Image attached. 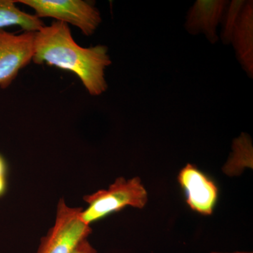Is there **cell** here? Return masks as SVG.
Returning <instances> with one entry per match:
<instances>
[{
  "label": "cell",
  "mask_w": 253,
  "mask_h": 253,
  "mask_svg": "<svg viewBox=\"0 0 253 253\" xmlns=\"http://www.w3.org/2000/svg\"><path fill=\"white\" fill-rule=\"evenodd\" d=\"M33 62L73 73L91 96H99L107 90L105 70L112 63L109 48L100 44L80 46L66 23L54 21L36 32Z\"/></svg>",
  "instance_id": "6da1fadb"
},
{
  "label": "cell",
  "mask_w": 253,
  "mask_h": 253,
  "mask_svg": "<svg viewBox=\"0 0 253 253\" xmlns=\"http://www.w3.org/2000/svg\"><path fill=\"white\" fill-rule=\"evenodd\" d=\"M84 201L89 204L80 214L81 221L86 225L126 206L143 208L148 201V194L139 177L126 180L119 177L108 189L99 190L87 195Z\"/></svg>",
  "instance_id": "7a4b0ae2"
},
{
  "label": "cell",
  "mask_w": 253,
  "mask_h": 253,
  "mask_svg": "<svg viewBox=\"0 0 253 253\" xmlns=\"http://www.w3.org/2000/svg\"><path fill=\"white\" fill-rule=\"evenodd\" d=\"M31 8L39 18H52L56 21L71 24L91 36L102 22L100 11L94 3L84 0H18Z\"/></svg>",
  "instance_id": "3957f363"
},
{
  "label": "cell",
  "mask_w": 253,
  "mask_h": 253,
  "mask_svg": "<svg viewBox=\"0 0 253 253\" xmlns=\"http://www.w3.org/2000/svg\"><path fill=\"white\" fill-rule=\"evenodd\" d=\"M82 211V208L69 207L64 200H60L54 225L41 239L37 253H71L81 241L87 239L91 229L81 221Z\"/></svg>",
  "instance_id": "277c9868"
},
{
  "label": "cell",
  "mask_w": 253,
  "mask_h": 253,
  "mask_svg": "<svg viewBox=\"0 0 253 253\" xmlns=\"http://www.w3.org/2000/svg\"><path fill=\"white\" fill-rule=\"evenodd\" d=\"M36 32L14 34L0 30V87L11 85L34 56Z\"/></svg>",
  "instance_id": "5b68a950"
},
{
  "label": "cell",
  "mask_w": 253,
  "mask_h": 253,
  "mask_svg": "<svg viewBox=\"0 0 253 253\" xmlns=\"http://www.w3.org/2000/svg\"><path fill=\"white\" fill-rule=\"evenodd\" d=\"M179 184L185 190L187 204L193 211L210 215L217 198V188L196 166L187 164L178 176Z\"/></svg>",
  "instance_id": "8992f818"
},
{
  "label": "cell",
  "mask_w": 253,
  "mask_h": 253,
  "mask_svg": "<svg viewBox=\"0 0 253 253\" xmlns=\"http://www.w3.org/2000/svg\"><path fill=\"white\" fill-rule=\"evenodd\" d=\"M229 2L225 0H198L186 16V31L192 35L204 33L211 43L217 42V28Z\"/></svg>",
  "instance_id": "52a82bcc"
},
{
  "label": "cell",
  "mask_w": 253,
  "mask_h": 253,
  "mask_svg": "<svg viewBox=\"0 0 253 253\" xmlns=\"http://www.w3.org/2000/svg\"><path fill=\"white\" fill-rule=\"evenodd\" d=\"M237 59L249 77L253 76V1H246L233 32L231 42Z\"/></svg>",
  "instance_id": "ba28073f"
},
{
  "label": "cell",
  "mask_w": 253,
  "mask_h": 253,
  "mask_svg": "<svg viewBox=\"0 0 253 253\" xmlns=\"http://www.w3.org/2000/svg\"><path fill=\"white\" fill-rule=\"evenodd\" d=\"M44 23L35 14L25 12L14 0H0V30L18 26L24 32H37Z\"/></svg>",
  "instance_id": "9c48e42d"
},
{
  "label": "cell",
  "mask_w": 253,
  "mask_h": 253,
  "mask_svg": "<svg viewBox=\"0 0 253 253\" xmlns=\"http://www.w3.org/2000/svg\"><path fill=\"white\" fill-rule=\"evenodd\" d=\"M246 1L244 0H234L229 2L226 6L221 23L222 24L221 39L224 44H229L231 42L234 27Z\"/></svg>",
  "instance_id": "30bf717a"
},
{
  "label": "cell",
  "mask_w": 253,
  "mask_h": 253,
  "mask_svg": "<svg viewBox=\"0 0 253 253\" xmlns=\"http://www.w3.org/2000/svg\"><path fill=\"white\" fill-rule=\"evenodd\" d=\"M96 249L93 247L87 239H83L76 246L71 253H96Z\"/></svg>",
  "instance_id": "8fae6325"
},
{
  "label": "cell",
  "mask_w": 253,
  "mask_h": 253,
  "mask_svg": "<svg viewBox=\"0 0 253 253\" xmlns=\"http://www.w3.org/2000/svg\"><path fill=\"white\" fill-rule=\"evenodd\" d=\"M5 172H6V166H5L4 161L0 156V196L4 194L5 189H6Z\"/></svg>",
  "instance_id": "7c38bea8"
},
{
  "label": "cell",
  "mask_w": 253,
  "mask_h": 253,
  "mask_svg": "<svg viewBox=\"0 0 253 253\" xmlns=\"http://www.w3.org/2000/svg\"></svg>",
  "instance_id": "4fadbf2b"
}]
</instances>
